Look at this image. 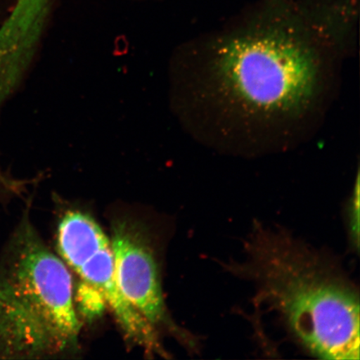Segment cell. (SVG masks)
<instances>
[{
	"label": "cell",
	"instance_id": "obj_4",
	"mask_svg": "<svg viewBox=\"0 0 360 360\" xmlns=\"http://www.w3.org/2000/svg\"><path fill=\"white\" fill-rule=\"evenodd\" d=\"M57 240L62 259L101 292L128 343L148 356L169 358L160 335L121 291L110 240L96 220L83 211L68 210L58 224Z\"/></svg>",
	"mask_w": 360,
	"mask_h": 360
},
{
	"label": "cell",
	"instance_id": "obj_6",
	"mask_svg": "<svg viewBox=\"0 0 360 360\" xmlns=\"http://www.w3.org/2000/svg\"><path fill=\"white\" fill-rule=\"evenodd\" d=\"M75 300L79 304L81 314L89 321L100 317L107 306L101 292L84 281L80 283L76 292Z\"/></svg>",
	"mask_w": 360,
	"mask_h": 360
},
{
	"label": "cell",
	"instance_id": "obj_1",
	"mask_svg": "<svg viewBox=\"0 0 360 360\" xmlns=\"http://www.w3.org/2000/svg\"><path fill=\"white\" fill-rule=\"evenodd\" d=\"M193 129L219 154H281L321 129L340 84L342 58L312 0H259L197 40Z\"/></svg>",
	"mask_w": 360,
	"mask_h": 360
},
{
	"label": "cell",
	"instance_id": "obj_7",
	"mask_svg": "<svg viewBox=\"0 0 360 360\" xmlns=\"http://www.w3.org/2000/svg\"><path fill=\"white\" fill-rule=\"evenodd\" d=\"M359 184L358 174L352 195H351L347 206L348 233L351 245H352L354 249H358L359 248Z\"/></svg>",
	"mask_w": 360,
	"mask_h": 360
},
{
	"label": "cell",
	"instance_id": "obj_5",
	"mask_svg": "<svg viewBox=\"0 0 360 360\" xmlns=\"http://www.w3.org/2000/svg\"><path fill=\"white\" fill-rule=\"evenodd\" d=\"M111 247L121 291L158 334L169 335L195 351V336L176 325L165 304L160 267L150 229L132 215L111 220Z\"/></svg>",
	"mask_w": 360,
	"mask_h": 360
},
{
	"label": "cell",
	"instance_id": "obj_2",
	"mask_svg": "<svg viewBox=\"0 0 360 360\" xmlns=\"http://www.w3.org/2000/svg\"><path fill=\"white\" fill-rule=\"evenodd\" d=\"M243 251L223 267L253 283L255 307L274 314L288 340L314 358L359 359V289L333 256L258 221Z\"/></svg>",
	"mask_w": 360,
	"mask_h": 360
},
{
	"label": "cell",
	"instance_id": "obj_3",
	"mask_svg": "<svg viewBox=\"0 0 360 360\" xmlns=\"http://www.w3.org/2000/svg\"><path fill=\"white\" fill-rule=\"evenodd\" d=\"M80 330L70 272L27 210L0 256V359L74 357Z\"/></svg>",
	"mask_w": 360,
	"mask_h": 360
}]
</instances>
